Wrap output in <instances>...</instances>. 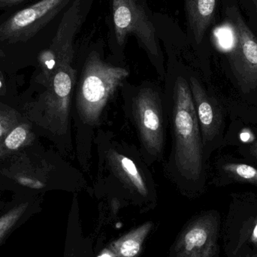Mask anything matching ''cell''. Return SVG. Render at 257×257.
Segmentation results:
<instances>
[{
  "instance_id": "6da1fadb",
  "label": "cell",
  "mask_w": 257,
  "mask_h": 257,
  "mask_svg": "<svg viewBox=\"0 0 257 257\" xmlns=\"http://www.w3.org/2000/svg\"><path fill=\"white\" fill-rule=\"evenodd\" d=\"M128 75L126 68L106 63L96 51L90 53L84 62L74 96L78 154L81 155L84 145L85 163L87 132L99 126L105 107Z\"/></svg>"
},
{
  "instance_id": "7a4b0ae2",
  "label": "cell",
  "mask_w": 257,
  "mask_h": 257,
  "mask_svg": "<svg viewBox=\"0 0 257 257\" xmlns=\"http://www.w3.org/2000/svg\"><path fill=\"white\" fill-rule=\"evenodd\" d=\"M171 120L172 169L179 179L195 182L203 170V144L188 80L183 75H177L172 86Z\"/></svg>"
},
{
  "instance_id": "3957f363",
  "label": "cell",
  "mask_w": 257,
  "mask_h": 257,
  "mask_svg": "<svg viewBox=\"0 0 257 257\" xmlns=\"http://www.w3.org/2000/svg\"><path fill=\"white\" fill-rule=\"evenodd\" d=\"M74 55L68 56L60 63L29 111L33 121L59 137L69 135L72 100L78 79L77 70L72 65Z\"/></svg>"
},
{
  "instance_id": "277c9868",
  "label": "cell",
  "mask_w": 257,
  "mask_h": 257,
  "mask_svg": "<svg viewBox=\"0 0 257 257\" xmlns=\"http://www.w3.org/2000/svg\"><path fill=\"white\" fill-rule=\"evenodd\" d=\"M72 0H34L0 15V48H18L36 42Z\"/></svg>"
},
{
  "instance_id": "5b68a950",
  "label": "cell",
  "mask_w": 257,
  "mask_h": 257,
  "mask_svg": "<svg viewBox=\"0 0 257 257\" xmlns=\"http://www.w3.org/2000/svg\"><path fill=\"white\" fill-rule=\"evenodd\" d=\"M164 104L158 87L145 84L136 87L128 99V111L134 123L142 152L151 161L163 158L166 146Z\"/></svg>"
},
{
  "instance_id": "8992f818",
  "label": "cell",
  "mask_w": 257,
  "mask_h": 257,
  "mask_svg": "<svg viewBox=\"0 0 257 257\" xmlns=\"http://www.w3.org/2000/svg\"><path fill=\"white\" fill-rule=\"evenodd\" d=\"M226 16L232 39L229 63L240 88L249 93L257 87V36L235 6L226 9Z\"/></svg>"
},
{
  "instance_id": "52a82bcc",
  "label": "cell",
  "mask_w": 257,
  "mask_h": 257,
  "mask_svg": "<svg viewBox=\"0 0 257 257\" xmlns=\"http://www.w3.org/2000/svg\"><path fill=\"white\" fill-rule=\"evenodd\" d=\"M112 16L117 43L123 45L128 35L134 34L163 76L165 72L155 28L141 0H112Z\"/></svg>"
},
{
  "instance_id": "ba28073f",
  "label": "cell",
  "mask_w": 257,
  "mask_h": 257,
  "mask_svg": "<svg viewBox=\"0 0 257 257\" xmlns=\"http://www.w3.org/2000/svg\"><path fill=\"white\" fill-rule=\"evenodd\" d=\"M81 0L72 3L64 12L57 27V32L48 46L39 51L37 55L39 74L36 82L45 87L66 57L75 53L73 39L81 24Z\"/></svg>"
},
{
  "instance_id": "9c48e42d",
  "label": "cell",
  "mask_w": 257,
  "mask_h": 257,
  "mask_svg": "<svg viewBox=\"0 0 257 257\" xmlns=\"http://www.w3.org/2000/svg\"><path fill=\"white\" fill-rule=\"evenodd\" d=\"M217 224L211 215L202 216L192 222L178 238L176 257H212L216 250Z\"/></svg>"
},
{
  "instance_id": "30bf717a",
  "label": "cell",
  "mask_w": 257,
  "mask_h": 257,
  "mask_svg": "<svg viewBox=\"0 0 257 257\" xmlns=\"http://www.w3.org/2000/svg\"><path fill=\"white\" fill-rule=\"evenodd\" d=\"M191 90L203 147L214 140L221 124V111L217 101L210 96L194 76L188 80Z\"/></svg>"
},
{
  "instance_id": "8fae6325",
  "label": "cell",
  "mask_w": 257,
  "mask_h": 257,
  "mask_svg": "<svg viewBox=\"0 0 257 257\" xmlns=\"http://www.w3.org/2000/svg\"><path fill=\"white\" fill-rule=\"evenodd\" d=\"M105 156L108 166L119 181L142 197L149 195V179L137 162L115 148L107 150Z\"/></svg>"
},
{
  "instance_id": "7c38bea8",
  "label": "cell",
  "mask_w": 257,
  "mask_h": 257,
  "mask_svg": "<svg viewBox=\"0 0 257 257\" xmlns=\"http://www.w3.org/2000/svg\"><path fill=\"white\" fill-rule=\"evenodd\" d=\"M216 7L217 0H185L189 26L198 45L214 20Z\"/></svg>"
},
{
  "instance_id": "4fadbf2b",
  "label": "cell",
  "mask_w": 257,
  "mask_h": 257,
  "mask_svg": "<svg viewBox=\"0 0 257 257\" xmlns=\"http://www.w3.org/2000/svg\"><path fill=\"white\" fill-rule=\"evenodd\" d=\"M152 227L153 224L151 222L144 223L114 241L110 246L113 257L137 256Z\"/></svg>"
},
{
  "instance_id": "5bb4252c",
  "label": "cell",
  "mask_w": 257,
  "mask_h": 257,
  "mask_svg": "<svg viewBox=\"0 0 257 257\" xmlns=\"http://www.w3.org/2000/svg\"><path fill=\"white\" fill-rule=\"evenodd\" d=\"M34 139L31 125L27 122H21L0 143V161L30 146Z\"/></svg>"
},
{
  "instance_id": "9a60e30c",
  "label": "cell",
  "mask_w": 257,
  "mask_h": 257,
  "mask_svg": "<svg viewBox=\"0 0 257 257\" xmlns=\"http://www.w3.org/2000/svg\"><path fill=\"white\" fill-rule=\"evenodd\" d=\"M223 170L229 176L241 182L257 185V169L244 163H227Z\"/></svg>"
},
{
  "instance_id": "2e32d148",
  "label": "cell",
  "mask_w": 257,
  "mask_h": 257,
  "mask_svg": "<svg viewBox=\"0 0 257 257\" xmlns=\"http://www.w3.org/2000/svg\"><path fill=\"white\" fill-rule=\"evenodd\" d=\"M21 122L22 117L18 111L0 102V143Z\"/></svg>"
},
{
  "instance_id": "e0dca14e",
  "label": "cell",
  "mask_w": 257,
  "mask_h": 257,
  "mask_svg": "<svg viewBox=\"0 0 257 257\" xmlns=\"http://www.w3.org/2000/svg\"><path fill=\"white\" fill-rule=\"evenodd\" d=\"M27 202L21 203L0 217V241L14 227L28 208Z\"/></svg>"
},
{
  "instance_id": "ac0fdd59",
  "label": "cell",
  "mask_w": 257,
  "mask_h": 257,
  "mask_svg": "<svg viewBox=\"0 0 257 257\" xmlns=\"http://www.w3.org/2000/svg\"><path fill=\"white\" fill-rule=\"evenodd\" d=\"M12 178L20 185L29 187V188L39 190V189H42L45 187V183L42 182L40 179L36 178V175H33L30 172H26V173L19 172V173L15 174Z\"/></svg>"
},
{
  "instance_id": "d6986e66",
  "label": "cell",
  "mask_w": 257,
  "mask_h": 257,
  "mask_svg": "<svg viewBox=\"0 0 257 257\" xmlns=\"http://www.w3.org/2000/svg\"><path fill=\"white\" fill-rule=\"evenodd\" d=\"M34 0H0V15L15 10Z\"/></svg>"
},
{
  "instance_id": "ffe728a7",
  "label": "cell",
  "mask_w": 257,
  "mask_h": 257,
  "mask_svg": "<svg viewBox=\"0 0 257 257\" xmlns=\"http://www.w3.org/2000/svg\"><path fill=\"white\" fill-rule=\"evenodd\" d=\"M6 89L5 87L4 80H3V75L0 72V96H3L6 94Z\"/></svg>"
},
{
  "instance_id": "44dd1931",
  "label": "cell",
  "mask_w": 257,
  "mask_h": 257,
  "mask_svg": "<svg viewBox=\"0 0 257 257\" xmlns=\"http://www.w3.org/2000/svg\"><path fill=\"white\" fill-rule=\"evenodd\" d=\"M252 240L254 242H257V222L253 227V232H252Z\"/></svg>"
},
{
  "instance_id": "7402d4cb",
  "label": "cell",
  "mask_w": 257,
  "mask_h": 257,
  "mask_svg": "<svg viewBox=\"0 0 257 257\" xmlns=\"http://www.w3.org/2000/svg\"><path fill=\"white\" fill-rule=\"evenodd\" d=\"M251 151L252 154H253V155L256 156L257 157V142H256V143H255L254 145L252 146Z\"/></svg>"
},
{
  "instance_id": "603a6c76",
  "label": "cell",
  "mask_w": 257,
  "mask_h": 257,
  "mask_svg": "<svg viewBox=\"0 0 257 257\" xmlns=\"http://www.w3.org/2000/svg\"><path fill=\"white\" fill-rule=\"evenodd\" d=\"M253 5H254L255 9H256L257 13V0H253Z\"/></svg>"
}]
</instances>
